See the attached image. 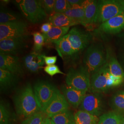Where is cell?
Returning a JSON list of instances; mask_svg holds the SVG:
<instances>
[{"mask_svg": "<svg viewBox=\"0 0 124 124\" xmlns=\"http://www.w3.org/2000/svg\"><path fill=\"white\" fill-rule=\"evenodd\" d=\"M23 67L17 56L0 53V69L20 76L24 74Z\"/></svg>", "mask_w": 124, "mask_h": 124, "instance_id": "12", "label": "cell"}, {"mask_svg": "<svg viewBox=\"0 0 124 124\" xmlns=\"http://www.w3.org/2000/svg\"><path fill=\"white\" fill-rule=\"evenodd\" d=\"M124 29V13L103 23L99 27L98 31L106 34H117Z\"/></svg>", "mask_w": 124, "mask_h": 124, "instance_id": "15", "label": "cell"}, {"mask_svg": "<svg viewBox=\"0 0 124 124\" xmlns=\"http://www.w3.org/2000/svg\"><path fill=\"white\" fill-rule=\"evenodd\" d=\"M53 27V26L50 22L45 23L40 27V31L43 34H46L51 30Z\"/></svg>", "mask_w": 124, "mask_h": 124, "instance_id": "36", "label": "cell"}, {"mask_svg": "<svg viewBox=\"0 0 124 124\" xmlns=\"http://www.w3.org/2000/svg\"><path fill=\"white\" fill-rule=\"evenodd\" d=\"M19 77L10 72L0 69V91L6 93L13 89L18 84Z\"/></svg>", "mask_w": 124, "mask_h": 124, "instance_id": "17", "label": "cell"}, {"mask_svg": "<svg viewBox=\"0 0 124 124\" xmlns=\"http://www.w3.org/2000/svg\"><path fill=\"white\" fill-rule=\"evenodd\" d=\"M44 70L46 73H47L48 75L52 77L57 74L65 75L64 73L60 70L59 67L55 64L52 65H47L44 68Z\"/></svg>", "mask_w": 124, "mask_h": 124, "instance_id": "34", "label": "cell"}, {"mask_svg": "<svg viewBox=\"0 0 124 124\" xmlns=\"http://www.w3.org/2000/svg\"><path fill=\"white\" fill-rule=\"evenodd\" d=\"M109 70L112 75L124 78V72L116 58L112 57L108 62Z\"/></svg>", "mask_w": 124, "mask_h": 124, "instance_id": "29", "label": "cell"}, {"mask_svg": "<svg viewBox=\"0 0 124 124\" xmlns=\"http://www.w3.org/2000/svg\"><path fill=\"white\" fill-rule=\"evenodd\" d=\"M49 21L53 27H70L79 24L64 13H53L50 16Z\"/></svg>", "mask_w": 124, "mask_h": 124, "instance_id": "20", "label": "cell"}, {"mask_svg": "<svg viewBox=\"0 0 124 124\" xmlns=\"http://www.w3.org/2000/svg\"><path fill=\"white\" fill-rule=\"evenodd\" d=\"M119 36L120 37V38L122 40L124 43V33H122V34H120L119 35Z\"/></svg>", "mask_w": 124, "mask_h": 124, "instance_id": "41", "label": "cell"}, {"mask_svg": "<svg viewBox=\"0 0 124 124\" xmlns=\"http://www.w3.org/2000/svg\"><path fill=\"white\" fill-rule=\"evenodd\" d=\"M16 2L24 17L33 24L42 22L47 17L40 0H22Z\"/></svg>", "mask_w": 124, "mask_h": 124, "instance_id": "3", "label": "cell"}, {"mask_svg": "<svg viewBox=\"0 0 124 124\" xmlns=\"http://www.w3.org/2000/svg\"><path fill=\"white\" fill-rule=\"evenodd\" d=\"M47 117H46L44 118V119L43 120L42 123L41 124H47Z\"/></svg>", "mask_w": 124, "mask_h": 124, "instance_id": "40", "label": "cell"}, {"mask_svg": "<svg viewBox=\"0 0 124 124\" xmlns=\"http://www.w3.org/2000/svg\"><path fill=\"white\" fill-rule=\"evenodd\" d=\"M16 115L11 110L9 104L3 100L0 102V124H16Z\"/></svg>", "mask_w": 124, "mask_h": 124, "instance_id": "19", "label": "cell"}, {"mask_svg": "<svg viewBox=\"0 0 124 124\" xmlns=\"http://www.w3.org/2000/svg\"><path fill=\"white\" fill-rule=\"evenodd\" d=\"M69 108L70 104L59 91L42 113L47 117L51 118L58 114L69 110Z\"/></svg>", "mask_w": 124, "mask_h": 124, "instance_id": "13", "label": "cell"}, {"mask_svg": "<svg viewBox=\"0 0 124 124\" xmlns=\"http://www.w3.org/2000/svg\"><path fill=\"white\" fill-rule=\"evenodd\" d=\"M61 90L62 94L66 98L70 105L75 108L80 106L86 93L71 87L67 85H62Z\"/></svg>", "mask_w": 124, "mask_h": 124, "instance_id": "16", "label": "cell"}, {"mask_svg": "<svg viewBox=\"0 0 124 124\" xmlns=\"http://www.w3.org/2000/svg\"><path fill=\"white\" fill-rule=\"evenodd\" d=\"M21 18L20 15L11 10L3 8L0 9V24L21 20Z\"/></svg>", "mask_w": 124, "mask_h": 124, "instance_id": "28", "label": "cell"}, {"mask_svg": "<svg viewBox=\"0 0 124 124\" xmlns=\"http://www.w3.org/2000/svg\"><path fill=\"white\" fill-rule=\"evenodd\" d=\"M43 58L44 59L45 64L47 65H52L55 64L57 62V56H46L43 55Z\"/></svg>", "mask_w": 124, "mask_h": 124, "instance_id": "35", "label": "cell"}, {"mask_svg": "<svg viewBox=\"0 0 124 124\" xmlns=\"http://www.w3.org/2000/svg\"><path fill=\"white\" fill-rule=\"evenodd\" d=\"M65 82L67 85L86 93L91 85L90 74L84 66L71 68L67 74Z\"/></svg>", "mask_w": 124, "mask_h": 124, "instance_id": "5", "label": "cell"}, {"mask_svg": "<svg viewBox=\"0 0 124 124\" xmlns=\"http://www.w3.org/2000/svg\"><path fill=\"white\" fill-rule=\"evenodd\" d=\"M47 124H55L53 122V121L52 120L47 117Z\"/></svg>", "mask_w": 124, "mask_h": 124, "instance_id": "39", "label": "cell"}, {"mask_svg": "<svg viewBox=\"0 0 124 124\" xmlns=\"http://www.w3.org/2000/svg\"><path fill=\"white\" fill-rule=\"evenodd\" d=\"M50 119L55 124H75L74 114L69 109L54 115Z\"/></svg>", "mask_w": 124, "mask_h": 124, "instance_id": "26", "label": "cell"}, {"mask_svg": "<svg viewBox=\"0 0 124 124\" xmlns=\"http://www.w3.org/2000/svg\"><path fill=\"white\" fill-rule=\"evenodd\" d=\"M69 3L71 5V7L75 5L82 4L84 0H68Z\"/></svg>", "mask_w": 124, "mask_h": 124, "instance_id": "38", "label": "cell"}, {"mask_svg": "<svg viewBox=\"0 0 124 124\" xmlns=\"http://www.w3.org/2000/svg\"><path fill=\"white\" fill-rule=\"evenodd\" d=\"M85 12L84 26L95 23L98 11V1L84 0L81 4Z\"/></svg>", "mask_w": 124, "mask_h": 124, "instance_id": "18", "label": "cell"}, {"mask_svg": "<svg viewBox=\"0 0 124 124\" xmlns=\"http://www.w3.org/2000/svg\"><path fill=\"white\" fill-rule=\"evenodd\" d=\"M75 55L85 49L92 39V35L77 27H74L67 34Z\"/></svg>", "mask_w": 124, "mask_h": 124, "instance_id": "8", "label": "cell"}, {"mask_svg": "<svg viewBox=\"0 0 124 124\" xmlns=\"http://www.w3.org/2000/svg\"><path fill=\"white\" fill-rule=\"evenodd\" d=\"M111 106L114 111L124 116V92L120 91L115 94L112 98Z\"/></svg>", "mask_w": 124, "mask_h": 124, "instance_id": "27", "label": "cell"}, {"mask_svg": "<svg viewBox=\"0 0 124 124\" xmlns=\"http://www.w3.org/2000/svg\"><path fill=\"white\" fill-rule=\"evenodd\" d=\"M124 116L115 111H109L102 115L97 124H122Z\"/></svg>", "mask_w": 124, "mask_h": 124, "instance_id": "23", "label": "cell"}, {"mask_svg": "<svg viewBox=\"0 0 124 124\" xmlns=\"http://www.w3.org/2000/svg\"><path fill=\"white\" fill-rule=\"evenodd\" d=\"M103 108V102L99 93L85 94L80 106V110L86 111L96 116L102 114Z\"/></svg>", "mask_w": 124, "mask_h": 124, "instance_id": "9", "label": "cell"}, {"mask_svg": "<svg viewBox=\"0 0 124 124\" xmlns=\"http://www.w3.org/2000/svg\"><path fill=\"white\" fill-rule=\"evenodd\" d=\"M26 37L6 39L0 40V53L16 56L26 46Z\"/></svg>", "mask_w": 124, "mask_h": 124, "instance_id": "11", "label": "cell"}, {"mask_svg": "<svg viewBox=\"0 0 124 124\" xmlns=\"http://www.w3.org/2000/svg\"><path fill=\"white\" fill-rule=\"evenodd\" d=\"M70 27H53L46 34H43L44 36L45 43H54L68 34Z\"/></svg>", "mask_w": 124, "mask_h": 124, "instance_id": "22", "label": "cell"}, {"mask_svg": "<svg viewBox=\"0 0 124 124\" xmlns=\"http://www.w3.org/2000/svg\"><path fill=\"white\" fill-rule=\"evenodd\" d=\"M40 1L43 8L47 15L51 14L54 12L55 0H40Z\"/></svg>", "mask_w": 124, "mask_h": 124, "instance_id": "33", "label": "cell"}, {"mask_svg": "<svg viewBox=\"0 0 124 124\" xmlns=\"http://www.w3.org/2000/svg\"><path fill=\"white\" fill-rule=\"evenodd\" d=\"M68 17L74 20L79 24L84 25L85 12L81 5H75L71 7L64 13Z\"/></svg>", "mask_w": 124, "mask_h": 124, "instance_id": "25", "label": "cell"}, {"mask_svg": "<svg viewBox=\"0 0 124 124\" xmlns=\"http://www.w3.org/2000/svg\"><path fill=\"white\" fill-rule=\"evenodd\" d=\"M110 76H111L112 79L114 80V86H118L121 84H122L124 81V78L118 77V76H115L112 75L111 74H110Z\"/></svg>", "mask_w": 124, "mask_h": 124, "instance_id": "37", "label": "cell"}, {"mask_svg": "<svg viewBox=\"0 0 124 124\" xmlns=\"http://www.w3.org/2000/svg\"><path fill=\"white\" fill-rule=\"evenodd\" d=\"M124 13V8L120 0H99L95 23H102Z\"/></svg>", "mask_w": 124, "mask_h": 124, "instance_id": "6", "label": "cell"}, {"mask_svg": "<svg viewBox=\"0 0 124 124\" xmlns=\"http://www.w3.org/2000/svg\"><path fill=\"white\" fill-rule=\"evenodd\" d=\"M106 53L101 44H93L86 50L83 59L84 66L92 75L107 63Z\"/></svg>", "mask_w": 124, "mask_h": 124, "instance_id": "2", "label": "cell"}, {"mask_svg": "<svg viewBox=\"0 0 124 124\" xmlns=\"http://www.w3.org/2000/svg\"><path fill=\"white\" fill-rule=\"evenodd\" d=\"M122 124H124V120H123V122H122Z\"/></svg>", "mask_w": 124, "mask_h": 124, "instance_id": "42", "label": "cell"}, {"mask_svg": "<svg viewBox=\"0 0 124 124\" xmlns=\"http://www.w3.org/2000/svg\"><path fill=\"white\" fill-rule=\"evenodd\" d=\"M13 101L17 114L23 120L41 112L30 84L27 83L18 90Z\"/></svg>", "mask_w": 124, "mask_h": 124, "instance_id": "1", "label": "cell"}, {"mask_svg": "<svg viewBox=\"0 0 124 124\" xmlns=\"http://www.w3.org/2000/svg\"><path fill=\"white\" fill-rule=\"evenodd\" d=\"M46 117L44 114L40 112L23 120L21 124H41Z\"/></svg>", "mask_w": 124, "mask_h": 124, "instance_id": "32", "label": "cell"}, {"mask_svg": "<svg viewBox=\"0 0 124 124\" xmlns=\"http://www.w3.org/2000/svg\"><path fill=\"white\" fill-rule=\"evenodd\" d=\"M43 55L35 52L27 54L23 58V67L31 73L39 72L45 64Z\"/></svg>", "mask_w": 124, "mask_h": 124, "instance_id": "14", "label": "cell"}, {"mask_svg": "<svg viewBox=\"0 0 124 124\" xmlns=\"http://www.w3.org/2000/svg\"><path fill=\"white\" fill-rule=\"evenodd\" d=\"M28 24L23 20L0 24V40L21 37L26 36Z\"/></svg>", "mask_w": 124, "mask_h": 124, "instance_id": "7", "label": "cell"}, {"mask_svg": "<svg viewBox=\"0 0 124 124\" xmlns=\"http://www.w3.org/2000/svg\"><path fill=\"white\" fill-rule=\"evenodd\" d=\"M71 8V6L68 0H56L54 5L55 13H64Z\"/></svg>", "mask_w": 124, "mask_h": 124, "instance_id": "31", "label": "cell"}, {"mask_svg": "<svg viewBox=\"0 0 124 124\" xmlns=\"http://www.w3.org/2000/svg\"><path fill=\"white\" fill-rule=\"evenodd\" d=\"M33 90L42 112L60 91L52 83L43 80H38L35 83Z\"/></svg>", "mask_w": 124, "mask_h": 124, "instance_id": "4", "label": "cell"}, {"mask_svg": "<svg viewBox=\"0 0 124 124\" xmlns=\"http://www.w3.org/2000/svg\"><path fill=\"white\" fill-rule=\"evenodd\" d=\"M33 36L34 39V49L35 52L39 53L41 50L45 43L44 36L43 34L38 32L34 33Z\"/></svg>", "mask_w": 124, "mask_h": 124, "instance_id": "30", "label": "cell"}, {"mask_svg": "<svg viewBox=\"0 0 124 124\" xmlns=\"http://www.w3.org/2000/svg\"><path fill=\"white\" fill-rule=\"evenodd\" d=\"M58 54L61 57L63 56H72L75 55L70 43L68 39L67 35L54 43Z\"/></svg>", "mask_w": 124, "mask_h": 124, "instance_id": "21", "label": "cell"}, {"mask_svg": "<svg viewBox=\"0 0 124 124\" xmlns=\"http://www.w3.org/2000/svg\"><path fill=\"white\" fill-rule=\"evenodd\" d=\"M74 116L75 124H97L99 120L98 116L80 109L75 112Z\"/></svg>", "mask_w": 124, "mask_h": 124, "instance_id": "24", "label": "cell"}, {"mask_svg": "<svg viewBox=\"0 0 124 124\" xmlns=\"http://www.w3.org/2000/svg\"><path fill=\"white\" fill-rule=\"evenodd\" d=\"M110 75L108 63L107 62L99 70L92 75L89 89L91 92L93 93H100L107 91L108 89L107 80Z\"/></svg>", "mask_w": 124, "mask_h": 124, "instance_id": "10", "label": "cell"}]
</instances>
